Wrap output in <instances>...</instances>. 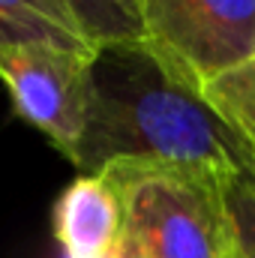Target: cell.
Returning <instances> with one entry per match:
<instances>
[{
	"mask_svg": "<svg viewBox=\"0 0 255 258\" xmlns=\"http://www.w3.org/2000/svg\"><path fill=\"white\" fill-rule=\"evenodd\" d=\"M111 165L171 168L216 183L255 177L252 147L144 36L99 45L87 69V111L72 168L99 174Z\"/></svg>",
	"mask_w": 255,
	"mask_h": 258,
	"instance_id": "obj_1",
	"label": "cell"
},
{
	"mask_svg": "<svg viewBox=\"0 0 255 258\" xmlns=\"http://www.w3.org/2000/svg\"><path fill=\"white\" fill-rule=\"evenodd\" d=\"M99 174L117 189L123 243L141 258H231L222 183L144 165H111Z\"/></svg>",
	"mask_w": 255,
	"mask_h": 258,
	"instance_id": "obj_2",
	"label": "cell"
},
{
	"mask_svg": "<svg viewBox=\"0 0 255 258\" xmlns=\"http://www.w3.org/2000/svg\"><path fill=\"white\" fill-rule=\"evenodd\" d=\"M138 24L198 87L255 54V0H138Z\"/></svg>",
	"mask_w": 255,
	"mask_h": 258,
	"instance_id": "obj_3",
	"label": "cell"
},
{
	"mask_svg": "<svg viewBox=\"0 0 255 258\" xmlns=\"http://www.w3.org/2000/svg\"><path fill=\"white\" fill-rule=\"evenodd\" d=\"M90 57L51 45L0 48V81L9 90L12 111L39 129L69 162L84 129Z\"/></svg>",
	"mask_w": 255,
	"mask_h": 258,
	"instance_id": "obj_4",
	"label": "cell"
},
{
	"mask_svg": "<svg viewBox=\"0 0 255 258\" xmlns=\"http://www.w3.org/2000/svg\"><path fill=\"white\" fill-rule=\"evenodd\" d=\"M66 258H114L123 243V207L105 174H78L51 210Z\"/></svg>",
	"mask_w": 255,
	"mask_h": 258,
	"instance_id": "obj_5",
	"label": "cell"
},
{
	"mask_svg": "<svg viewBox=\"0 0 255 258\" xmlns=\"http://www.w3.org/2000/svg\"><path fill=\"white\" fill-rule=\"evenodd\" d=\"M51 45L93 54L96 45L60 0H0V48Z\"/></svg>",
	"mask_w": 255,
	"mask_h": 258,
	"instance_id": "obj_6",
	"label": "cell"
},
{
	"mask_svg": "<svg viewBox=\"0 0 255 258\" xmlns=\"http://www.w3.org/2000/svg\"><path fill=\"white\" fill-rule=\"evenodd\" d=\"M201 93L222 123L255 147V54L210 78Z\"/></svg>",
	"mask_w": 255,
	"mask_h": 258,
	"instance_id": "obj_7",
	"label": "cell"
},
{
	"mask_svg": "<svg viewBox=\"0 0 255 258\" xmlns=\"http://www.w3.org/2000/svg\"><path fill=\"white\" fill-rule=\"evenodd\" d=\"M84 36L99 48L108 42L141 39V24L123 0H60Z\"/></svg>",
	"mask_w": 255,
	"mask_h": 258,
	"instance_id": "obj_8",
	"label": "cell"
},
{
	"mask_svg": "<svg viewBox=\"0 0 255 258\" xmlns=\"http://www.w3.org/2000/svg\"><path fill=\"white\" fill-rule=\"evenodd\" d=\"M222 201L240 258H255V177H234L222 183Z\"/></svg>",
	"mask_w": 255,
	"mask_h": 258,
	"instance_id": "obj_9",
	"label": "cell"
},
{
	"mask_svg": "<svg viewBox=\"0 0 255 258\" xmlns=\"http://www.w3.org/2000/svg\"><path fill=\"white\" fill-rule=\"evenodd\" d=\"M114 258H141V255H138L135 249H129L126 243H120V249H117V255H114Z\"/></svg>",
	"mask_w": 255,
	"mask_h": 258,
	"instance_id": "obj_10",
	"label": "cell"
},
{
	"mask_svg": "<svg viewBox=\"0 0 255 258\" xmlns=\"http://www.w3.org/2000/svg\"><path fill=\"white\" fill-rule=\"evenodd\" d=\"M123 3H126L129 9H132V12H135V18H138V0H123Z\"/></svg>",
	"mask_w": 255,
	"mask_h": 258,
	"instance_id": "obj_11",
	"label": "cell"
},
{
	"mask_svg": "<svg viewBox=\"0 0 255 258\" xmlns=\"http://www.w3.org/2000/svg\"><path fill=\"white\" fill-rule=\"evenodd\" d=\"M252 174H255V147H252Z\"/></svg>",
	"mask_w": 255,
	"mask_h": 258,
	"instance_id": "obj_12",
	"label": "cell"
},
{
	"mask_svg": "<svg viewBox=\"0 0 255 258\" xmlns=\"http://www.w3.org/2000/svg\"><path fill=\"white\" fill-rule=\"evenodd\" d=\"M231 258H240V252H237V249H234V252H231Z\"/></svg>",
	"mask_w": 255,
	"mask_h": 258,
	"instance_id": "obj_13",
	"label": "cell"
}]
</instances>
